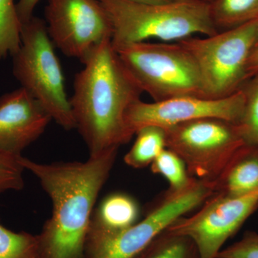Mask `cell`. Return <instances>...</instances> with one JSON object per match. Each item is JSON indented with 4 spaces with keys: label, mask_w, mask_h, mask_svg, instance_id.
<instances>
[{
    "label": "cell",
    "mask_w": 258,
    "mask_h": 258,
    "mask_svg": "<svg viewBox=\"0 0 258 258\" xmlns=\"http://www.w3.org/2000/svg\"><path fill=\"white\" fill-rule=\"evenodd\" d=\"M118 149L85 162L20 161L52 200L50 218L38 236L39 258H81L97 198L111 172Z\"/></svg>",
    "instance_id": "cell-1"
},
{
    "label": "cell",
    "mask_w": 258,
    "mask_h": 258,
    "mask_svg": "<svg viewBox=\"0 0 258 258\" xmlns=\"http://www.w3.org/2000/svg\"><path fill=\"white\" fill-rule=\"evenodd\" d=\"M75 76L70 98L76 128L90 157L118 149L134 137L126 113L143 91L122 63L111 38L106 39L83 62Z\"/></svg>",
    "instance_id": "cell-2"
},
{
    "label": "cell",
    "mask_w": 258,
    "mask_h": 258,
    "mask_svg": "<svg viewBox=\"0 0 258 258\" xmlns=\"http://www.w3.org/2000/svg\"><path fill=\"white\" fill-rule=\"evenodd\" d=\"M99 2L111 23L113 47L152 39L175 42L197 34L210 36L218 32L212 22L210 3L205 0Z\"/></svg>",
    "instance_id": "cell-3"
},
{
    "label": "cell",
    "mask_w": 258,
    "mask_h": 258,
    "mask_svg": "<svg viewBox=\"0 0 258 258\" xmlns=\"http://www.w3.org/2000/svg\"><path fill=\"white\" fill-rule=\"evenodd\" d=\"M13 74L21 85L66 130L76 128L64 77L45 20L33 16L22 24L21 42L13 55Z\"/></svg>",
    "instance_id": "cell-4"
},
{
    "label": "cell",
    "mask_w": 258,
    "mask_h": 258,
    "mask_svg": "<svg viewBox=\"0 0 258 258\" xmlns=\"http://www.w3.org/2000/svg\"><path fill=\"white\" fill-rule=\"evenodd\" d=\"M113 47L139 88L154 101L204 97L196 64L179 42H141Z\"/></svg>",
    "instance_id": "cell-5"
},
{
    "label": "cell",
    "mask_w": 258,
    "mask_h": 258,
    "mask_svg": "<svg viewBox=\"0 0 258 258\" xmlns=\"http://www.w3.org/2000/svg\"><path fill=\"white\" fill-rule=\"evenodd\" d=\"M256 20L204 38L179 41L196 64L205 98L230 96L247 79V61L255 47Z\"/></svg>",
    "instance_id": "cell-6"
},
{
    "label": "cell",
    "mask_w": 258,
    "mask_h": 258,
    "mask_svg": "<svg viewBox=\"0 0 258 258\" xmlns=\"http://www.w3.org/2000/svg\"><path fill=\"white\" fill-rule=\"evenodd\" d=\"M215 195L212 182L195 179L179 191L168 190L143 220L111 235L88 236V258H134L176 220L192 211Z\"/></svg>",
    "instance_id": "cell-7"
},
{
    "label": "cell",
    "mask_w": 258,
    "mask_h": 258,
    "mask_svg": "<svg viewBox=\"0 0 258 258\" xmlns=\"http://www.w3.org/2000/svg\"><path fill=\"white\" fill-rule=\"evenodd\" d=\"M166 148L184 161L194 179L214 182L246 145L235 123L220 118L190 120L165 129Z\"/></svg>",
    "instance_id": "cell-8"
},
{
    "label": "cell",
    "mask_w": 258,
    "mask_h": 258,
    "mask_svg": "<svg viewBox=\"0 0 258 258\" xmlns=\"http://www.w3.org/2000/svg\"><path fill=\"white\" fill-rule=\"evenodd\" d=\"M45 18L54 46L82 63L111 38V23L99 0H47Z\"/></svg>",
    "instance_id": "cell-9"
},
{
    "label": "cell",
    "mask_w": 258,
    "mask_h": 258,
    "mask_svg": "<svg viewBox=\"0 0 258 258\" xmlns=\"http://www.w3.org/2000/svg\"><path fill=\"white\" fill-rule=\"evenodd\" d=\"M257 206L258 189L240 197L214 195L197 213L180 217L167 230L191 239L200 258H217Z\"/></svg>",
    "instance_id": "cell-10"
},
{
    "label": "cell",
    "mask_w": 258,
    "mask_h": 258,
    "mask_svg": "<svg viewBox=\"0 0 258 258\" xmlns=\"http://www.w3.org/2000/svg\"><path fill=\"white\" fill-rule=\"evenodd\" d=\"M244 103L241 89L222 98L184 96L152 103L139 100L128 108L125 119L134 135L149 125L166 129L201 118H220L237 124L242 117Z\"/></svg>",
    "instance_id": "cell-11"
},
{
    "label": "cell",
    "mask_w": 258,
    "mask_h": 258,
    "mask_svg": "<svg viewBox=\"0 0 258 258\" xmlns=\"http://www.w3.org/2000/svg\"><path fill=\"white\" fill-rule=\"evenodd\" d=\"M52 120L48 112L23 88L0 97V152L22 156Z\"/></svg>",
    "instance_id": "cell-12"
},
{
    "label": "cell",
    "mask_w": 258,
    "mask_h": 258,
    "mask_svg": "<svg viewBox=\"0 0 258 258\" xmlns=\"http://www.w3.org/2000/svg\"><path fill=\"white\" fill-rule=\"evenodd\" d=\"M215 195L240 197L258 189V147L245 145L214 181Z\"/></svg>",
    "instance_id": "cell-13"
},
{
    "label": "cell",
    "mask_w": 258,
    "mask_h": 258,
    "mask_svg": "<svg viewBox=\"0 0 258 258\" xmlns=\"http://www.w3.org/2000/svg\"><path fill=\"white\" fill-rule=\"evenodd\" d=\"M137 201L123 193L107 196L93 212L88 236L111 235L126 230L138 222Z\"/></svg>",
    "instance_id": "cell-14"
},
{
    "label": "cell",
    "mask_w": 258,
    "mask_h": 258,
    "mask_svg": "<svg viewBox=\"0 0 258 258\" xmlns=\"http://www.w3.org/2000/svg\"><path fill=\"white\" fill-rule=\"evenodd\" d=\"M135 135V142L123 160L131 167L143 169L151 165L166 149L165 129L149 125L139 129Z\"/></svg>",
    "instance_id": "cell-15"
},
{
    "label": "cell",
    "mask_w": 258,
    "mask_h": 258,
    "mask_svg": "<svg viewBox=\"0 0 258 258\" xmlns=\"http://www.w3.org/2000/svg\"><path fill=\"white\" fill-rule=\"evenodd\" d=\"M212 22L217 32L240 26L258 18V0H213Z\"/></svg>",
    "instance_id": "cell-16"
},
{
    "label": "cell",
    "mask_w": 258,
    "mask_h": 258,
    "mask_svg": "<svg viewBox=\"0 0 258 258\" xmlns=\"http://www.w3.org/2000/svg\"><path fill=\"white\" fill-rule=\"evenodd\" d=\"M134 258H200L191 239L166 230Z\"/></svg>",
    "instance_id": "cell-17"
},
{
    "label": "cell",
    "mask_w": 258,
    "mask_h": 258,
    "mask_svg": "<svg viewBox=\"0 0 258 258\" xmlns=\"http://www.w3.org/2000/svg\"><path fill=\"white\" fill-rule=\"evenodd\" d=\"M151 169L154 174H159L167 180L171 191L186 189L196 179L189 175L182 159L166 148L153 161Z\"/></svg>",
    "instance_id": "cell-18"
},
{
    "label": "cell",
    "mask_w": 258,
    "mask_h": 258,
    "mask_svg": "<svg viewBox=\"0 0 258 258\" xmlns=\"http://www.w3.org/2000/svg\"><path fill=\"white\" fill-rule=\"evenodd\" d=\"M250 78L240 88L244 94V108L240 121L236 125L246 145L258 147V74Z\"/></svg>",
    "instance_id": "cell-19"
},
{
    "label": "cell",
    "mask_w": 258,
    "mask_h": 258,
    "mask_svg": "<svg viewBox=\"0 0 258 258\" xmlns=\"http://www.w3.org/2000/svg\"><path fill=\"white\" fill-rule=\"evenodd\" d=\"M21 27L14 0H0V60L18 51Z\"/></svg>",
    "instance_id": "cell-20"
},
{
    "label": "cell",
    "mask_w": 258,
    "mask_h": 258,
    "mask_svg": "<svg viewBox=\"0 0 258 258\" xmlns=\"http://www.w3.org/2000/svg\"><path fill=\"white\" fill-rule=\"evenodd\" d=\"M0 258H39L38 236L13 232L0 223Z\"/></svg>",
    "instance_id": "cell-21"
},
{
    "label": "cell",
    "mask_w": 258,
    "mask_h": 258,
    "mask_svg": "<svg viewBox=\"0 0 258 258\" xmlns=\"http://www.w3.org/2000/svg\"><path fill=\"white\" fill-rule=\"evenodd\" d=\"M20 157L0 152V194L23 189L25 169L20 163Z\"/></svg>",
    "instance_id": "cell-22"
},
{
    "label": "cell",
    "mask_w": 258,
    "mask_h": 258,
    "mask_svg": "<svg viewBox=\"0 0 258 258\" xmlns=\"http://www.w3.org/2000/svg\"><path fill=\"white\" fill-rule=\"evenodd\" d=\"M217 258H258V234L246 232L240 240L222 249Z\"/></svg>",
    "instance_id": "cell-23"
},
{
    "label": "cell",
    "mask_w": 258,
    "mask_h": 258,
    "mask_svg": "<svg viewBox=\"0 0 258 258\" xmlns=\"http://www.w3.org/2000/svg\"><path fill=\"white\" fill-rule=\"evenodd\" d=\"M40 0H18L17 11L21 23L29 21L34 16V11Z\"/></svg>",
    "instance_id": "cell-24"
},
{
    "label": "cell",
    "mask_w": 258,
    "mask_h": 258,
    "mask_svg": "<svg viewBox=\"0 0 258 258\" xmlns=\"http://www.w3.org/2000/svg\"><path fill=\"white\" fill-rule=\"evenodd\" d=\"M257 74H258V47H254L252 50L247 61V79Z\"/></svg>",
    "instance_id": "cell-25"
},
{
    "label": "cell",
    "mask_w": 258,
    "mask_h": 258,
    "mask_svg": "<svg viewBox=\"0 0 258 258\" xmlns=\"http://www.w3.org/2000/svg\"><path fill=\"white\" fill-rule=\"evenodd\" d=\"M133 1L139 2V3H166V2L172 1V0H133Z\"/></svg>",
    "instance_id": "cell-26"
},
{
    "label": "cell",
    "mask_w": 258,
    "mask_h": 258,
    "mask_svg": "<svg viewBox=\"0 0 258 258\" xmlns=\"http://www.w3.org/2000/svg\"><path fill=\"white\" fill-rule=\"evenodd\" d=\"M258 47V18L256 20V42L255 47Z\"/></svg>",
    "instance_id": "cell-27"
},
{
    "label": "cell",
    "mask_w": 258,
    "mask_h": 258,
    "mask_svg": "<svg viewBox=\"0 0 258 258\" xmlns=\"http://www.w3.org/2000/svg\"><path fill=\"white\" fill-rule=\"evenodd\" d=\"M205 1H207V2H208V3H212V1H213V0H205Z\"/></svg>",
    "instance_id": "cell-28"
}]
</instances>
